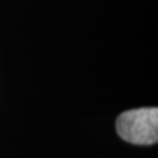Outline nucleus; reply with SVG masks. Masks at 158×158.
I'll return each instance as SVG.
<instances>
[{
    "instance_id": "f257e3e1",
    "label": "nucleus",
    "mask_w": 158,
    "mask_h": 158,
    "mask_svg": "<svg viewBox=\"0 0 158 158\" xmlns=\"http://www.w3.org/2000/svg\"><path fill=\"white\" fill-rule=\"evenodd\" d=\"M116 130L124 141L138 145H152L158 141V109L141 108L122 113Z\"/></svg>"
}]
</instances>
